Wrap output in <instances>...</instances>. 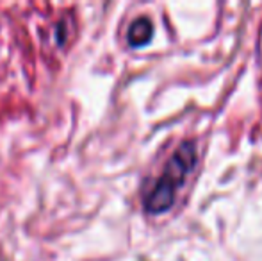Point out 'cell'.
<instances>
[{
    "instance_id": "obj_2",
    "label": "cell",
    "mask_w": 262,
    "mask_h": 261,
    "mask_svg": "<svg viewBox=\"0 0 262 261\" xmlns=\"http://www.w3.org/2000/svg\"><path fill=\"white\" fill-rule=\"evenodd\" d=\"M154 34V25L150 22V18L146 16H141L138 20L132 22L130 29H128V34H127V39H128V45L130 47H143L150 42Z\"/></svg>"
},
{
    "instance_id": "obj_1",
    "label": "cell",
    "mask_w": 262,
    "mask_h": 261,
    "mask_svg": "<svg viewBox=\"0 0 262 261\" xmlns=\"http://www.w3.org/2000/svg\"><path fill=\"white\" fill-rule=\"evenodd\" d=\"M194 165H196V145L193 142L180 143L166 163L161 177L145 195V209L150 215H159L171 208L177 192L184 185Z\"/></svg>"
}]
</instances>
